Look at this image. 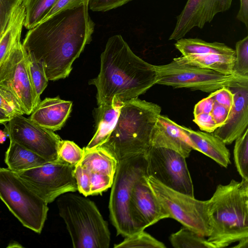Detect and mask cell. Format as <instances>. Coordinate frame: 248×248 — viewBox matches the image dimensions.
Masks as SVG:
<instances>
[{
    "instance_id": "obj_1",
    "label": "cell",
    "mask_w": 248,
    "mask_h": 248,
    "mask_svg": "<svg viewBox=\"0 0 248 248\" xmlns=\"http://www.w3.org/2000/svg\"><path fill=\"white\" fill-rule=\"evenodd\" d=\"M89 2L58 13L26 33L22 45L28 55L43 63L48 80L68 77L73 62L92 41L95 24Z\"/></svg>"
},
{
    "instance_id": "obj_2",
    "label": "cell",
    "mask_w": 248,
    "mask_h": 248,
    "mask_svg": "<svg viewBox=\"0 0 248 248\" xmlns=\"http://www.w3.org/2000/svg\"><path fill=\"white\" fill-rule=\"evenodd\" d=\"M157 81L155 65L136 55L120 34L108 38L100 56L97 77L90 80L97 89L98 106L138 98Z\"/></svg>"
},
{
    "instance_id": "obj_3",
    "label": "cell",
    "mask_w": 248,
    "mask_h": 248,
    "mask_svg": "<svg viewBox=\"0 0 248 248\" xmlns=\"http://www.w3.org/2000/svg\"><path fill=\"white\" fill-rule=\"evenodd\" d=\"M207 202L211 230L207 239L213 248L237 242L233 248H248V180L217 185Z\"/></svg>"
},
{
    "instance_id": "obj_4",
    "label": "cell",
    "mask_w": 248,
    "mask_h": 248,
    "mask_svg": "<svg viewBox=\"0 0 248 248\" xmlns=\"http://www.w3.org/2000/svg\"><path fill=\"white\" fill-rule=\"evenodd\" d=\"M161 108L139 98L121 103L116 124L108 140L100 147L117 161L145 155Z\"/></svg>"
},
{
    "instance_id": "obj_5",
    "label": "cell",
    "mask_w": 248,
    "mask_h": 248,
    "mask_svg": "<svg viewBox=\"0 0 248 248\" xmlns=\"http://www.w3.org/2000/svg\"><path fill=\"white\" fill-rule=\"evenodd\" d=\"M69 192L58 197L59 214L74 248H108L110 233L95 204L86 196Z\"/></svg>"
},
{
    "instance_id": "obj_6",
    "label": "cell",
    "mask_w": 248,
    "mask_h": 248,
    "mask_svg": "<svg viewBox=\"0 0 248 248\" xmlns=\"http://www.w3.org/2000/svg\"><path fill=\"white\" fill-rule=\"evenodd\" d=\"M145 155L118 161L109 202L110 218L117 234L127 237L137 232L131 209V193L136 181L146 173Z\"/></svg>"
},
{
    "instance_id": "obj_7",
    "label": "cell",
    "mask_w": 248,
    "mask_h": 248,
    "mask_svg": "<svg viewBox=\"0 0 248 248\" xmlns=\"http://www.w3.org/2000/svg\"><path fill=\"white\" fill-rule=\"evenodd\" d=\"M0 199L24 227L41 232L48 203L8 168H0Z\"/></svg>"
},
{
    "instance_id": "obj_8",
    "label": "cell",
    "mask_w": 248,
    "mask_h": 248,
    "mask_svg": "<svg viewBox=\"0 0 248 248\" xmlns=\"http://www.w3.org/2000/svg\"><path fill=\"white\" fill-rule=\"evenodd\" d=\"M146 180L161 205L169 216L187 228L204 237L210 233L208 202L192 196L161 184L146 175Z\"/></svg>"
},
{
    "instance_id": "obj_9",
    "label": "cell",
    "mask_w": 248,
    "mask_h": 248,
    "mask_svg": "<svg viewBox=\"0 0 248 248\" xmlns=\"http://www.w3.org/2000/svg\"><path fill=\"white\" fill-rule=\"evenodd\" d=\"M156 84L186 88L211 93L244 78L233 74L225 75L214 71L172 61L164 65H155Z\"/></svg>"
},
{
    "instance_id": "obj_10",
    "label": "cell",
    "mask_w": 248,
    "mask_h": 248,
    "mask_svg": "<svg viewBox=\"0 0 248 248\" xmlns=\"http://www.w3.org/2000/svg\"><path fill=\"white\" fill-rule=\"evenodd\" d=\"M75 168L57 160L15 173L39 197L49 203L63 193L78 190Z\"/></svg>"
},
{
    "instance_id": "obj_11",
    "label": "cell",
    "mask_w": 248,
    "mask_h": 248,
    "mask_svg": "<svg viewBox=\"0 0 248 248\" xmlns=\"http://www.w3.org/2000/svg\"><path fill=\"white\" fill-rule=\"evenodd\" d=\"M146 173L166 186L194 196L186 158L170 149L150 146L144 155Z\"/></svg>"
},
{
    "instance_id": "obj_12",
    "label": "cell",
    "mask_w": 248,
    "mask_h": 248,
    "mask_svg": "<svg viewBox=\"0 0 248 248\" xmlns=\"http://www.w3.org/2000/svg\"><path fill=\"white\" fill-rule=\"evenodd\" d=\"M27 60V53L19 39L0 65V87L11 93L19 103L24 114L30 115L35 105Z\"/></svg>"
},
{
    "instance_id": "obj_13",
    "label": "cell",
    "mask_w": 248,
    "mask_h": 248,
    "mask_svg": "<svg viewBox=\"0 0 248 248\" xmlns=\"http://www.w3.org/2000/svg\"><path fill=\"white\" fill-rule=\"evenodd\" d=\"M10 140L39 155L47 161L58 160L61 138L54 131L36 124L23 115H16L3 124Z\"/></svg>"
},
{
    "instance_id": "obj_14",
    "label": "cell",
    "mask_w": 248,
    "mask_h": 248,
    "mask_svg": "<svg viewBox=\"0 0 248 248\" xmlns=\"http://www.w3.org/2000/svg\"><path fill=\"white\" fill-rule=\"evenodd\" d=\"M143 175L135 183L131 193V209L137 232L169 218Z\"/></svg>"
},
{
    "instance_id": "obj_15",
    "label": "cell",
    "mask_w": 248,
    "mask_h": 248,
    "mask_svg": "<svg viewBox=\"0 0 248 248\" xmlns=\"http://www.w3.org/2000/svg\"><path fill=\"white\" fill-rule=\"evenodd\" d=\"M228 88L233 94V103L225 124L212 133L226 145L242 135L248 125V77L232 82Z\"/></svg>"
},
{
    "instance_id": "obj_16",
    "label": "cell",
    "mask_w": 248,
    "mask_h": 248,
    "mask_svg": "<svg viewBox=\"0 0 248 248\" xmlns=\"http://www.w3.org/2000/svg\"><path fill=\"white\" fill-rule=\"evenodd\" d=\"M150 146L170 149L186 158L189 156L192 150L197 151L181 125L161 114L159 116L154 129Z\"/></svg>"
},
{
    "instance_id": "obj_17",
    "label": "cell",
    "mask_w": 248,
    "mask_h": 248,
    "mask_svg": "<svg viewBox=\"0 0 248 248\" xmlns=\"http://www.w3.org/2000/svg\"><path fill=\"white\" fill-rule=\"evenodd\" d=\"M72 102L59 97H47L40 101L31 114L33 122L53 131L63 126L71 112Z\"/></svg>"
},
{
    "instance_id": "obj_18",
    "label": "cell",
    "mask_w": 248,
    "mask_h": 248,
    "mask_svg": "<svg viewBox=\"0 0 248 248\" xmlns=\"http://www.w3.org/2000/svg\"><path fill=\"white\" fill-rule=\"evenodd\" d=\"M198 151L202 153L221 166L227 168L231 164V154L226 144L212 133L195 131L181 125Z\"/></svg>"
},
{
    "instance_id": "obj_19",
    "label": "cell",
    "mask_w": 248,
    "mask_h": 248,
    "mask_svg": "<svg viewBox=\"0 0 248 248\" xmlns=\"http://www.w3.org/2000/svg\"><path fill=\"white\" fill-rule=\"evenodd\" d=\"M121 103L98 106L95 109L96 132L85 151L100 147L108 140L118 119Z\"/></svg>"
},
{
    "instance_id": "obj_20",
    "label": "cell",
    "mask_w": 248,
    "mask_h": 248,
    "mask_svg": "<svg viewBox=\"0 0 248 248\" xmlns=\"http://www.w3.org/2000/svg\"><path fill=\"white\" fill-rule=\"evenodd\" d=\"M206 0H187L181 14L177 17V22L170 40H177L183 38L192 28H203L202 19Z\"/></svg>"
},
{
    "instance_id": "obj_21",
    "label": "cell",
    "mask_w": 248,
    "mask_h": 248,
    "mask_svg": "<svg viewBox=\"0 0 248 248\" xmlns=\"http://www.w3.org/2000/svg\"><path fill=\"white\" fill-rule=\"evenodd\" d=\"M173 60L229 75L233 74L235 56L217 54H194L182 55L174 58Z\"/></svg>"
},
{
    "instance_id": "obj_22",
    "label": "cell",
    "mask_w": 248,
    "mask_h": 248,
    "mask_svg": "<svg viewBox=\"0 0 248 248\" xmlns=\"http://www.w3.org/2000/svg\"><path fill=\"white\" fill-rule=\"evenodd\" d=\"M4 161L8 168L14 172L28 170L49 162L37 154L10 140Z\"/></svg>"
},
{
    "instance_id": "obj_23",
    "label": "cell",
    "mask_w": 248,
    "mask_h": 248,
    "mask_svg": "<svg viewBox=\"0 0 248 248\" xmlns=\"http://www.w3.org/2000/svg\"><path fill=\"white\" fill-rule=\"evenodd\" d=\"M23 0L15 9L8 26L0 38V65L16 42L21 39L26 17V10Z\"/></svg>"
},
{
    "instance_id": "obj_24",
    "label": "cell",
    "mask_w": 248,
    "mask_h": 248,
    "mask_svg": "<svg viewBox=\"0 0 248 248\" xmlns=\"http://www.w3.org/2000/svg\"><path fill=\"white\" fill-rule=\"evenodd\" d=\"M183 56L217 54L235 56V50L224 43L207 42L198 38H181L174 44Z\"/></svg>"
},
{
    "instance_id": "obj_25",
    "label": "cell",
    "mask_w": 248,
    "mask_h": 248,
    "mask_svg": "<svg viewBox=\"0 0 248 248\" xmlns=\"http://www.w3.org/2000/svg\"><path fill=\"white\" fill-rule=\"evenodd\" d=\"M91 172L104 173L114 177L117 160L108 152L102 147L85 151L79 163Z\"/></svg>"
},
{
    "instance_id": "obj_26",
    "label": "cell",
    "mask_w": 248,
    "mask_h": 248,
    "mask_svg": "<svg viewBox=\"0 0 248 248\" xmlns=\"http://www.w3.org/2000/svg\"><path fill=\"white\" fill-rule=\"evenodd\" d=\"M170 241L174 248H214L204 236L185 227L172 233Z\"/></svg>"
},
{
    "instance_id": "obj_27",
    "label": "cell",
    "mask_w": 248,
    "mask_h": 248,
    "mask_svg": "<svg viewBox=\"0 0 248 248\" xmlns=\"http://www.w3.org/2000/svg\"><path fill=\"white\" fill-rule=\"evenodd\" d=\"M27 66L36 107L41 101L40 95L46 87L48 80L43 63L36 61L29 55H28Z\"/></svg>"
},
{
    "instance_id": "obj_28",
    "label": "cell",
    "mask_w": 248,
    "mask_h": 248,
    "mask_svg": "<svg viewBox=\"0 0 248 248\" xmlns=\"http://www.w3.org/2000/svg\"><path fill=\"white\" fill-rule=\"evenodd\" d=\"M56 0H23L26 10L24 26L28 30L36 26Z\"/></svg>"
},
{
    "instance_id": "obj_29",
    "label": "cell",
    "mask_w": 248,
    "mask_h": 248,
    "mask_svg": "<svg viewBox=\"0 0 248 248\" xmlns=\"http://www.w3.org/2000/svg\"><path fill=\"white\" fill-rule=\"evenodd\" d=\"M235 141V165L242 179L248 180V128Z\"/></svg>"
},
{
    "instance_id": "obj_30",
    "label": "cell",
    "mask_w": 248,
    "mask_h": 248,
    "mask_svg": "<svg viewBox=\"0 0 248 248\" xmlns=\"http://www.w3.org/2000/svg\"><path fill=\"white\" fill-rule=\"evenodd\" d=\"M114 248H166L165 244L144 230L125 237L124 240L114 246Z\"/></svg>"
},
{
    "instance_id": "obj_31",
    "label": "cell",
    "mask_w": 248,
    "mask_h": 248,
    "mask_svg": "<svg viewBox=\"0 0 248 248\" xmlns=\"http://www.w3.org/2000/svg\"><path fill=\"white\" fill-rule=\"evenodd\" d=\"M85 153L84 148L81 149L72 141L61 140L58 155V160L70 165L76 166L82 160Z\"/></svg>"
},
{
    "instance_id": "obj_32",
    "label": "cell",
    "mask_w": 248,
    "mask_h": 248,
    "mask_svg": "<svg viewBox=\"0 0 248 248\" xmlns=\"http://www.w3.org/2000/svg\"><path fill=\"white\" fill-rule=\"evenodd\" d=\"M233 74L248 77V36L236 42Z\"/></svg>"
},
{
    "instance_id": "obj_33",
    "label": "cell",
    "mask_w": 248,
    "mask_h": 248,
    "mask_svg": "<svg viewBox=\"0 0 248 248\" xmlns=\"http://www.w3.org/2000/svg\"><path fill=\"white\" fill-rule=\"evenodd\" d=\"M0 109L11 118L16 115L25 114L14 96L5 89L0 87Z\"/></svg>"
},
{
    "instance_id": "obj_34",
    "label": "cell",
    "mask_w": 248,
    "mask_h": 248,
    "mask_svg": "<svg viewBox=\"0 0 248 248\" xmlns=\"http://www.w3.org/2000/svg\"><path fill=\"white\" fill-rule=\"evenodd\" d=\"M232 0H206L204 9L202 22L204 25L210 22L215 16L229 10Z\"/></svg>"
},
{
    "instance_id": "obj_35",
    "label": "cell",
    "mask_w": 248,
    "mask_h": 248,
    "mask_svg": "<svg viewBox=\"0 0 248 248\" xmlns=\"http://www.w3.org/2000/svg\"><path fill=\"white\" fill-rule=\"evenodd\" d=\"M74 176L78 190L84 196L91 195V172L78 163L75 166Z\"/></svg>"
},
{
    "instance_id": "obj_36",
    "label": "cell",
    "mask_w": 248,
    "mask_h": 248,
    "mask_svg": "<svg viewBox=\"0 0 248 248\" xmlns=\"http://www.w3.org/2000/svg\"><path fill=\"white\" fill-rule=\"evenodd\" d=\"M91 195L101 194L111 187L114 177L98 172H91Z\"/></svg>"
},
{
    "instance_id": "obj_37",
    "label": "cell",
    "mask_w": 248,
    "mask_h": 248,
    "mask_svg": "<svg viewBox=\"0 0 248 248\" xmlns=\"http://www.w3.org/2000/svg\"><path fill=\"white\" fill-rule=\"evenodd\" d=\"M22 0H0V38L8 26L12 16Z\"/></svg>"
},
{
    "instance_id": "obj_38",
    "label": "cell",
    "mask_w": 248,
    "mask_h": 248,
    "mask_svg": "<svg viewBox=\"0 0 248 248\" xmlns=\"http://www.w3.org/2000/svg\"><path fill=\"white\" fill-rule=\"evenodd\" d=\"M88 1L89 0H56L39 23L58 13L78 7Z\"/></svg>"
},
{
    "instance_id": "obj_39",
    "label": "cell",
    "mask_w": 248,
    "mask_h": 248,
    "mask_svg": "<svg viewBox=\"0 0 248 248\" xmlns=\"http://www.w3.org/2000/svg\"><path fill=\"white\" fill-rule=\"evenodd\" d=\"M132 0H89V8L94 12H106L120 7Z\"/></svg>"
},
{
    "instance_id": "obj_40",
    "label": "cell",
    "mask_w": 248,
    "mask_h": 248,
    "mask_svg": "<svg viewBox=\"0 0 248 248\" xmlns=\"http://www.w3.org/2000/svg\"><path fill=\"white\" fill-rule=\"evenodd\" d=\"M209 95L215 102L221 105L230 111L233 103V94L226 87H223L210 93Z\"/></svg>"
},
{
    "instance_id": "obj_41",
    "label": "cell",
    "mask_w": 248,
    "mask_h": 248,
    "mask_svg": "<svg viewBox=\"0 0 248 248\" xmlns=\"http://www.w3.org/2000/svg\"><path fill=\"white\" fill-rule=\"evenodd\" d=\"M194 116L193 121L202 131L213 133L218 127L211 113H202Z\"/></svg>"
},
{
    "instance_id": "obj_42",
    "label": "cell",
    "mask_w": 248,
    "mask_h": 248,
    "mask_svg": "<svg viewBox=\"0 0 248 248\" xmlns=\"http://www.w3.org/2000/svg\"><path fill=\"white\" fill-rule=\"evenodd\" d=\"M229 112L230 110L227 108L215 102L210 113L218 127L225 124Z\"/></svg>"
},
{
    "instance_id": "obj_43",
    "label": "cell",
    "mask_w": 248,
    "mask_h": 248,
    "mask_svg": "<svg viewBox=\"0 0 248 248\" xmlns=\"http://www.w3.org/2000/svg\"><path fill=\"white\" fill-rule=\"evenodd\" d=\"M214 103V100L210 95L202 99L195 105L193 111L194 116L202 113H210Z\"/></svg>"
},
{
    "instance_id": "obj_44",
    "label": "cell",
    "mask_w": 248,
    "mask_h": 248,
    "mask_svg": "<svg viewBox=\"0 0 248 248\" xmlns=\"http://www.w3.org/2000/svg\"><path fill=\"white\" fill-rule=\"evenodd\" d=\"M240 9L236 18L248 27V0H240Z\"/></svg>"
},
{
    "instance_id": "obj_45",
    "label": "cell",
    "mask_w": 248,
    "mask_h": 248,
    "mask_svg": "<svg viewBox=\"0 0 248 248\" xmlns=\"http://www.w3.org/2000/svg\"><path fill=\"white\" fill-rule=\"evenodd\" d=\"M10 119L11 118L6 113L0 109V124H4Z\"/></svg>"
}]
</instances>
